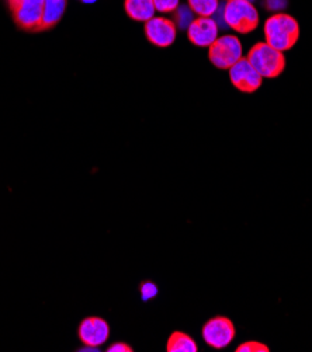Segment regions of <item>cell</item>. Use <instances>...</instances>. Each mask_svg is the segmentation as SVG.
I'll use <instances>...</instances> for the list:
<instances>
[{
	"mask_svg": "<svg viewBox=\"0 0 312 352\" xmlns=\"http://www.w3.org/2000/svg\"><path fill=\"white\" fill-rule=\"evenodd\" d=\"M264 38L275 50L290 51L300 40V24L290 14L275 13L264 23Z\"/></svg>",
	"mask_w": 312,
	"mask_h": 352,
	"instance_id": "obj_1",
	"label": "cell"
},
{
	"mask_svg": "<svg viewBox=\"0 0 312 352\" xmlns=\"http://www.w3.org/2000/svg\"><path fill=\"white\" fill-rule=\"evenodd\" d=\"M247 59L263 79L279 78L286 69L284 52L270 47L267 43L255 44Z\"/></svg>",
	"mask_w": 312,
	"mask_h": 352,
	"instance_id": "obj_2",
	"label": "cell"
},
{
	"mask_svg": "<svg viewBox=\"0 0 312 352\" xmlns=\"http://www.w3.org/2000/svg\"><path fill=\"white\" fill-rule=\"evenodd\" d=\"M222 16L227 27L238 34L253 32L260 20L258 9L249 0H229L222 8Z\"/></svg>",
	"mask_w": 312,
	"mask_h": 352,
	"instance_id": "obj_3",
	"label": "cell"
},
{
	"mask_svg": "<svg viewBox=\"0 0 312 352\" xmlns=\"http://www.w3.org/2000/svg\"><path fill=\"white\" fill-rule=\"evenodd\" d=\"M17 28L25 32H40L44 0H6Z\"/></svg>",
	"mask_w": 312,
	"mask_h": 352,
	"instance_id": "obj_4",
	"label": "cell"
},
{
	"mask_svg": "<svg viewBox=\"0 0 312 352\" xmlns=\"http://www.w3.org/2000/svg\"><path fill=\"white\" fill-rule=\"evenodd\" d=\"M242 56V44L235 35H222L208 47V59L220 70H229Z\"/></svg>",
	"mask_w": 312,
	"mask_h": 352,
	"instance_id": "obj_5",
	"label": "cell"
},
{
	"mask_svg": "<svg viewBox=\"0 0 312 352\" xmlns=\"http://www.w3.org/2000/svg\"><path fill=\"white\" fill-rule=\"evenodd\" d=\"M201 336L204 342L214 349L227 348L236 336L235 324L225 316H214L208 320L202 329Z\"/></svg>",
	"mask_w": 312,
	"mask_h": 352,
	"instance_id": "obj_6",
	"label": "cell"
},
{
	"mask_svg": "<svg viewBox=\"0 0 312 352\" xmlns=\"http://www.w3.org/2000/svg\"><path fill=\"white\" fill-rule=\"evenodd\" d=\"M229 80L240 93L248 94L258 91L263 83V78L256 72V69L247 58H240L229 69Z\"/></svg>",
	"mask_w": 312,
	"mask_h": 352,
	"instance_id": "obj_7",
	"label": "cell"
},
{
	"mask_svg": "<svg viewBox=\"0 0 312 352\" xmlns=\"http://www.w3.org/2000/svg\"><path fill=\"white\" fill-rule=\"evenodd\" d=\"M78 338L83 345L98 348L110 338V324L98 316H87L78 326Z\"/></svg>",
	"mask_w": 312,
	"mask_h": 352,
	"instance_id": "obj_8",
	"label": "cell"
},
{
	"mask_svg": "<svg viewBox=\"0 0 312 352\" xmlns=\"http://www.w3.org/2000/svg\"><path fill=\"white\" fill-rule=\"evenodd\" d=\"M144 32L152 45L158 48H167L176 41L178 27L175 21L166 17H152L145 23Z\"/></svg>",
	"mask_w": 312,
	"mask_h": 352,
	"instance_id": "obj_9",
	"label": "cell"
},
{
	"mask_svg": "<svg viewBox=\"0 0 312 352\" xmlns=\"http://www.w3.org/2000/svg\"><path fill=\"white\" fill-rule=\"evenodd\" d=\"M189 41L198 48H208L218 38V24L213 17H197L187 28Z\"/></svg>",
	"mask_w": 312,
	"mask_h": 352,
	"instance_id": "obj_10",
	"label": "cell"
},
{
	"mask_svg": "<svg viewBox=\"0 0 312 352\" xmlns=\"http://www.w3.org/2000/svg\"><path fill=\"white\" fill-rule=\"evenodd\" d=\"M124 9L129 19L141 23H147L155 17L156 12L154 0H125Z\"/></svg>",
	"mask_w": 312,
	"mask_h": 352,
	"instance_id": "obj_11",
	"label": "cell"
},
{
	"mask_svg": "<svg viewBox=\"0 0 312 352\" xmlns=\"http://www.w3.org/2000/svg\"><path fill=\"white\" fill-rule=\"evenodd\" d=\"M66 10V0H44V14L40 27L41 31H48L58 25Z\"/></svg>",
	"mask_w": 312,
	"mask_h": 352,
	"instance_id": "obj_12",
	"label": "cell"
},
{
	"mask_svg": "<svg viewBox=\"0 0 312 352\" xmlns=\"http://www.w3.org/2000/svg\"><path fill=\"white\" fill-rule=\"evenodd\" d=\"M167 352H197L198 345L194 338L183 331H173L166 342Z\"/></svg>",
	"mask_w": 312,
	"mask_h": 352,
	"instance_id": "obj_13",
	"label": "cell"
},
{
	"mask_svg": "<svg viewBox=\"0 0 312 352\" xmlns=\"http://www.w3.org/2000/svg\"><path fill=\"white\" fill-rule=\"evenodd\" d=\"M189 8L198 17H213L220 9V0H187Z\"/></svg>",
	"mask_w": 312,
	"mask_h": 352,
	"instance_id": "obj_14",
	"label": "cell"
},
{
	"mask_svg": "<svg viewBox=\"0 0 312 352\" xmlns=\"http://www.w3.org/2000/svg\"><path fill=\"white\" fill-rule=\"evenodd\" d=\"M175 24H176V27L179 25L182 30H187L189 28V25L193 23V16H194V13L191 12V9L189 8V6H179L175 12Z\"/></svg>",
	"mask_w": 312,
	"mask_h": 352,
	"instance_id": "obj_15",
	"label": "cell"
},
{
	"mask_svg": "<svg viewBox=\"0 0 312 352\" xmlns=\"http://www.w3.org/2000/svg\"><path fill=\"white\" fill-rule=\"evenodd\" d=\"M236 352H270V348L259 341H247L236 346Z\"/></svg>",
	"mask_w": 312,
	"mask_h": 352,
	"instance_id": "obj_16",
	"label": "cell"
},
{
	"mask_svg": "<svg viewBox=\"0 0 312 352\" xmlns=\"http://www.w3.org/2000/svg\"><path fill=\"white\" fill-rule=\"evenodd\" d=\"M140 294H141L143 302H149L158 295V285L154 284L152 280H144V283L140 285Z\"/></svg>",
	"mask_w": 312,
	"mask_h": 352,
	"instance_id": "obj_17",
	"label": "cell"
},
{
	"mask_svg": "<svg viewBox=\"0 0 312 352\" xmlns=\"http://www.w3.org/2000/svg\"><path fill=\"white\" fill-rule=\"evenodd\" d=\"M154 5L159 13H173L180 6V0H154Z\"/></svg>",
	"mask_w": 312,
	"mask_h": 352,
	"instance_id": "obj_18",
	"label": "cell"
},
{
	"mask_svg": "<svg viewBox=\"0 0 312 352\" xmlns=\"http://www.w3.org/2000/svg\"><path fill=\"white\" fill-rule=\"evenodd\" d=\"M287 6V0H266V8L271 12L280 13Z\"/></svg>",
	"mask_w": 312,
	"mask_h": 352,
	"instance_id": "obj_19",
	"label": "cell"
},
{
	"mask_svg": "<svg viewBox=\"0 0 312 352\" xmlns=\"http://www.w3.org/2000/svg\"><path fill=\"white\" fill-rule=\"evenodd\" d=\"M107 352H132V346L125 344V342H114L112 345H109V348L106 349Z\"/></svg>",
	"mask_w": 312,
	"mask_h": 352,
	"instance_id": "obj_20",
	"label": "cell"
},
{
	"mask_svg": "<svg viewBox=\"0 0 312 352\" xmlns=\"http://www.w3.org/2000/svg\"><path fill=\"white\" fill-rule=\"evenodd\" d=\"M82 3H86V5H92V3H94V2H97V0H81Z\"/></svg>",
	"mask_w": 312,
	"mask_h": 352,
	"instance_id": "obj_21",
	"label": "cell"
},
{
	"mask_svg": "<svg viewBox=\"0 0 312 352\" xmlns=\"http://www.w3.org/2000/svg\"><path fill=\"white\" fill-rule=\"evenodd\" d=\"M227 2H229V0H227Z\"/></svg>",
	"mask_w": 312,
	"mask_h": 352,
	"instance_id": "obj_22",
	"label": "cell"
}]
</instances>
